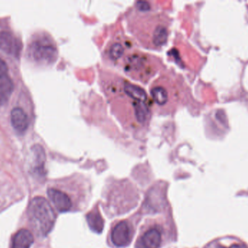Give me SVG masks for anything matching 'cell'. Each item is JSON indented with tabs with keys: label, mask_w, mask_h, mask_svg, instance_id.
Listing matches in <instances>:
<instances>
[{
	"label": "cell",
	"mask_w": 248,
	"mask_h": 248,
	"mask_svg": "<svg viewBox=\"0 0 248 248\" xmlns=\"http://www.w3.org/2000/svg\"><path fill=\"white\" fill-rule=\"evenodd\" d=\"M103 89L112 112L125 128L147 126L151 116V106L144 89L117 75L106 76Z\"/></svg>",
	"instance_id": "cell-1"
},
{
	"label": "cell",
	"mask_w": 248,
	"mask_h": 248,
	"mask_svg": "<svg viewBox=\"0 0 248 248\" xmlns=\"http://www.w3.org/2000/svg\"><path fill=\"white\" fill-rule=\"evenodd\" d=\"M170 18L163 12L153 10L147 1H137L127 17L128 30L146 48H163L169 36Z\"/></svg>",
	"instance_id": "cell-2"
},
{
	"label": "cell",
	"mask_w": 248,
	"mask_h": 248,
	"mask_svg": "<svg viewBox=\"0 0 248 248\" xmlns=\"http://www.w3.org/2000/svg\"><path fill=\"white\" fill-rule=\"evenodd\" d=\"M119 64L128 77L146 84L158 72L162 64L158 58L153 55L140 52L138 50L129 49Z\"/></svg>",
	"instance_id": "cell-3"
},
{
	"label": "cell",
	"mask_w": 248,
	"mask_h": 248,
	"mask_svg": "<svg viewBox=\"0 0 248 248\" xmlns=\"http://www.w3.org/2000/svg\"><path fill=\"white\" fill-rule=\"evenodd\" d=\"M29 223L39 237L47 235L55 225V212L45 198L36 197L31 201L28 208Z\"/></svg>",
	"instance_id": "cell-4"
},
{
	"label": "cell",
	"mask_w": 248,
	"mask_h": 248,
	"mask_svg": "<svg viewBox=\"0 0 248 248\" xmlns=\"http://www.w3.org/2000/svg\"><path fill=\"white\" fill-rule=\"evenodd\" d=\"M31 58L41 64H49L56 60L58 55L53 41L46 35H39L31 41L29 48Z\"/></svg>",
	"instance_id": "cell-5"
},
{
	"label": "cell",
	"mask_w": 248,
	"mask_h": 248,
	"mask_svg": "<svg viewBox=\"0 0 248 248\" xmlns=\"http://www.w3.org/2000/svg\"><path fill=\"white\" fill-rule=\"evenodd\" d=\"M132 238V227L127 221L119 223L112 231V242L116 247H126L131 243Z\"/></svg>",
	"instance_id": "cell-6"
},
{
	"label": "cell",
	"mask_w": 248,
	"mask_h": 248,
	"mask_svg": "<svg viewBox=\"0 0 248 248\" xmlns=\"http://www.w3.org/2000/svg\"><path fill=\"white\" fill-rule=\"evenodd\" d=\"M14 84L8 73V67L0 59V106L5 104L13 93Z\"/></svg>",
	"instance_id": "cell-7"
},
{
	"label": "cell",
	"mask_w": 248,
	"mask_h": 248,
	"mask_svg": "<svg viewBox=\"0 0 248 248\" xmlns=\"http://www.w3.org/2000/svg\"><path fill=\"white\" fill-rule=\"evenodd\" d=\"M131 48V46H127L126 42L120 39L110 41L106 48V53L107 58L114 64H119L124 58L125 52Z\"/></svg>",
	"instance_id": "cell-8"
},
{
	"label": "cell",
	"mask_w": 248,
	"mask_h": 248,
	"mask_svg": "<svg viewBox=\"0 0 248 248\" xmlns=\"http://www.w3.org/2000/svg\"><path fill=\"white\" fill-rule=\"evenodd\" d=\"M47 194L49 199L59 212H68L71 210L72 202L66 194L55 189H48Z\"/></svg>",
	"instance_id": "cell-9"
},
{
	"label": "cell",
	"mask_w": 248,
	"mask_h": 248,
	"mask_svg": "<svg viewBox=\"0 0 248 248\" xmlns=\"http://www.w3.org/2000/svg\"><path fill=\"white\" fill-rule=\"evenodd\" d=\"M12 125L16 131L23 132L29 127V119L26 112L21 108L16 107L12 110L10 114Z\"/></svg>",
	"instance_id": "cell-10"
},
{
	"label": "cell",
	"mask_w": 248,
	"mask_h": 248,
	"mask_svg": "<svg viewBox=\"0 0 248 248\" xmlns=\"http://www.w3.org/2000/svg\"><path fill=\"white\" fill-rule=\"evenodd\" d=\"M162 237L159 230L152 229L146 231L141 239L142 248H159L161 244Z\"/></svg>",
	"instance_id": "cell-11"
},
{
	"label": "cell",
	"mask_w": 248,
	"mask_h": 248,
	"mask_svg": "<svg viewBox=\"0 0 248 248\" xmlns=\"http://www.w3.org/2000/svg\"><path fill=\"white\" fill-rule=\"evenodd\" d=\"M33 243V234L27 230L17 231L13 238L12 248H30Z\"/></svg>",
	"instance_id": "cell-12"
},
{
	"label": "cell",
	"mask_w": 248,
	"mask_h": 248,
	"mask_svg": "<svg viewBox=\"0 0 248 248\" xmlns=\"http://www.w3.org/2000/svg\"><path fill=\"white\" fill-rule=\"evenodd\" d=\"M18 45L16 38L7 32H3L0 35V48L8 53H16Z\"/></svg>",
	"instance_id": "cell-13"
},
{
	"label": "cell",
	"mask_w": 248,
	"mask_h": 248,
	"mask_svg": "<svg viewBox=\"0 0 248 248\" xmlns=\"http://www.w3.org/2000/svg\"><path fill=\"white\" fill-rule=\"evenodd\" d=\"M89 227L96 233H101L104 227V221L98 212H91L87 215Z\"/></svg>",
	"instance_id": "cell-14"
},
{
	"label": "cell",
	"mask_w": 248,
	"mask_h": 248,
	"mask_svg": "<svg viewBox=\"0 0 248 248\" xmlns=\"http://www.w3.org/2000/svg\"><path fill=\"white\" fill-rule=\"evenodd\" d=\"M32 151L35 157V170H38L39 173H42L45 161V154L43 149L40 146H34L32 148Z\"/></svg>",
	"instance_id": "cell-15"
},
{
	"label": "cell",
	"mask_w": 248,
	"mask_h": 248,
	"mask_svg": "<svg viewBox=\"0 0 248 248\" xmlns=\"http://www.w3.org/2000/svg\"><path fill=\"white\" fill-rule=\"evenodd\" d=\"M230 248H246V247L241 246V245H234V246H232Z\"/></svg>",
	"instance_id": "cell-16"
}]
</instances>
